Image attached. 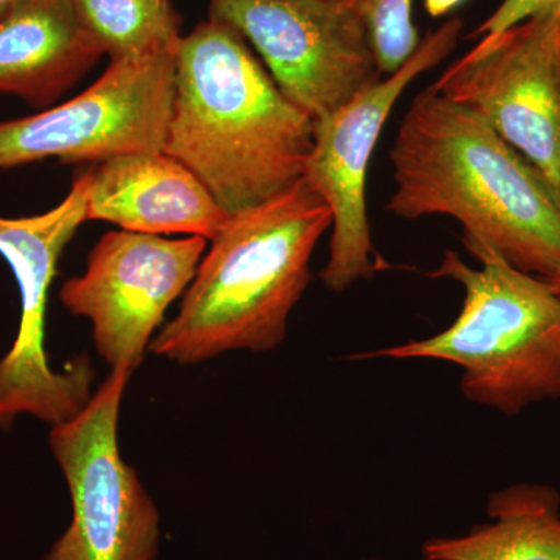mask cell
<instances>
[{"mask_svg": "<svg viewBox=\"0 0 560 560\" xmlns=\"http://www.w3.org/2000/svg\"><path fill=\"white\" fill-rule=\"evenodd\" d=\"M315 121L282 94L231 25L209 18L180 36L164 151L228 215L304 179Z\"/></svg>", "mask_w": 560, "mask_h": 560, "instance_id": "obj_1", "label": "cell"}, {"mask_svg": "<svg viewBox=\"0 0 560 560\" xmlns=\"http://www.w3.org/2000/svg\"><path fill=\"white\" fill-rule=\"evenodd\" d=\"M400 219L448 215L526 275L560 279V202L539 173L433 84L405 114L390 150Z\"/></svg>", "mask_w": 560, "mask_h": 560, "instance_id": "obj_2", "label": "cell"}, {"mask_svg": "<svg viewBox=\"0 0 560 560\" xmlns=\"http://www.w3.org/2000/svg\"><path fill=\"white\" fill-rule=\"evenodd\" d=\"M329 228V206L304 179L231 215L210 241L175 318L151 341V352L198 364L232 350L278 348Z\"/></svg>", "mask_w": 560, "mask_h": 560, "instance_id": "obj_3", "label": "cell"}, {"mask_svg": "<svg viewBox=\"0 0 560 560\" xmlns=\"http://www.w3.org/2000/svg\"><path fill=\"white\" fill-rule=\"evenodd\" d=\"M460 242L481 264L447 249L431 278L466 291L452 326L425 340L357 353L350 360H440L456 364L467 400L504 416L560 400V296L547 280L506 264L485 242Z\"/></svg>", "mask_w": 560, "mask_h": 560, "instance_id": "obj_4", "label": "cell"}, {"mask_svg": "<svg viewBox=\"0 0 560 560\" xmlns=\"http://www.w3.org/2000/svg\"><path fill=\"white\" fill-rule=\"evenodd\" d=\"M130 377L131 372L110 371L75 418L50 429L72 522L46 560L156 559L160 512L119 448L120 408Z\"/></svg>", "mask_w": 560, "mask_h": 560, "instance_id": "obj_5", "label": "cell"}, {"mask_svg": "<svg viewBox=\"0 0 560 560\" xmlns=\"http://www.w3.org/2000/svg\"><path fill=\"white\" fill-rule=\"evenodd\" d=\"M90 172L73 180L60 205L39 215L0 217V256L10 265L21 293L16 338L0 359V430L21 416L50 427L75 418L91 400L95 372L88 357L62 371L50 366L46 352L49 291L62 250L86 221Z\"/></svg>", "mask_w": 560, "mask_h": 560, "instance_id": "obj_6", "label": "cell"}, {"mask_svg": "<svg viewBox=\"0 0 560 560\" xmlns=\"http://www.w3.org/2000/svg\"><path fill=\"white\" fill-rule=\"evenodd\" d=\"M209 18L253 44L282 94L313 121L382 80L370 28L348 0H209Z\"/></svg>", "mask_w": 560, "mask_h": 560, "instance_id": "obj_7", "label": "cell"}, {"mask_svg": "<svg viewBox=\"0 0 560 560\" xmlns=\"http://www.w3.org/2000/svg\"><path fill=\"white\" fill-rule=\"evenodd\" d=\"M460 31V18H451L420 40L415 54L396 72L360 92L337 113L315 121L304 180L331 212L330 256L319 272L327 289L345 291L385 270V261L375 253L368 220L366 176L372 153L408 84L451 55Z\"/></svg>", "mask_w": 560, "mask_h": 560, "instance_id": "obj_8", "label": "cell"}, {"mask_svg": "<svg viewBox=\"0 0 560 560\" xmlns=\"http://www.w3.org/2000/svg\"><path fill=\"white\" fill-rule=\"evenodd\" d=\"M433 88L521 153L560 202V7L480 39Z\"/></svg>", "mask_w": 560, "mask_h": 560, "instance_id": "obj_9", "label": "cell"}, {"mask_svg": "<svg viewBox=\"0 0 560 560\" xmlns=\"http://www.w3.org/2000/svg\"><path fill=\"white\" fill-rule=\"evenodd\" d=\"M176 47L109 61L101 79L77 97L33 116L0 121V168L49 158L103 162L119 154L164 151Z\"/></svg>", "mask_w": 560, "mask_h": 560, "instance_id": "obj_10", "label": "cell"}, {"mask_svg": "<svg viewBox=\"0 0 560 560\" xmlns=\"http://www.w3.org/2000/svg\"><path fill=\"white\" fill-rule=\"evenodd\" d=\"M208 242L106 232L83 275L62 283V305L90 320L95 349L110 371L132 374L143 363L165 312L197 275Z\"/></svg>", "mask_w": 560, "mask_h": 560, "instance_id": "obj_11", "label": "cell"}, {"mask_svg": "<svg viewBox=\"0 0 560 560\" xmlns=\"http://www.w3.org/2000/svg\"><path fill=\"white\" fill-rule=\"evenodd\" d=\"M230 215L178 160L139 151L90 171L86 221H108L142 234H186L212 241Z\"/></svg>", "mask_w": 560, "mask_h": 560, "instance_id": "obj_12", "label": "cell"}, {"mask_svg": "<svg viewBox=\"0 0 560 560\" xmlns=\"http://www.w3.org/2000/svg\"><path fill=\"white\" fill-rule=\"evenodd\" d=\"M102 57L70 0H24L0 18V94L33 108H50Z\"/></svg>", "mask_w": 560, "mask_h": 560, "instance_id": "obj_13", "label": "cell"}, {"mask_svg": "<svg viewBox=\"0 0 560 560\" xmlns=\"http://www.w3.org/2000/svg\"><path fill=\"white\" fill-rule=\"evenodd\" d=\"M489 523L459 537H433L425 560H560V495L548 485H514L489 497Z\"/></svg>", "mask_w": 560, "mask_h": 560, "instance_id": "obj_14", "label": "cell"}, {"mask_svg": "<svg viewBox=\"0 0 560 560\" xmlns=\"http://www.w3.org/2000/svg\"><path fill=\"white\" fill-rule=\"evenodd\" d=\"M81 27L110 62L172 50L180 18L168 0H70Z\"/></svg>", "mask_w": 560, "mask_h": 560, "instance_id": "obj_15", "label": "cell"}, {"mask_svg": "<svg viewBox=\"0 0 560 560\" xmlns=\"http://www.w3.org/2000/svg\"><path fill=\"white\" fill-rule=\"evenodd\" d=\"M370 28L372 46L383 75L407 62L420 44L412 20V0H348Z\"/></svg>", "mask_w": 560, "mask_h": 560, "instance_id": "obj_16", "label": "cell"}, {"mask_svg": "<svg viewBox=\"0 0 560 560\" xmlns=\"http://www.w3.org/2000/svg\"><path fill=\"white\" fill-rule=\"evenodd\" d=\"M560 0H503L499 9L482 22L477 31L471 32L467 38L485 39L500 35L501 32L514 27L515 24L537 16V14L550 13L558 10Z\"/></svg>", "mask_w": 560, "mask_h": 560, "instance_id": "obj_17", "label": "cell"}, {"mask_svg": "<svg viewBox=\"0 0 560 560\" xmlns=\"http://www.w3.org/2000/svg\"><path fill=\"white\" fill-rule=\"evenodd\" d=\"M463 0H425V9L430 16L440 18L455 9Z\"/></svg>", "mask_w": 560, "mask_h": 560, "instance_id": "obj_18", "label": "cell"}, {"mask_svg": "<svg viewBox=\"0 0 560 560\" xmlns=\"http://www.w3.org/2000/svg\"><path fill=\"white\" fill-rule=\"evenodd\" d=\"M22 2H24V0H0V18L13 10L14 7L20 5Z\"/></svg>", "mask_w": 560, "mask_h": 560, "instance_id": "obj_19", "label": "cell"}, {"mask_svg": "<svg viewBox=\"0 0 560 560\" xmlns=\"http://www.w3.org/2000/svg\"><path fill=\"white\" fill-rule=\"evenodd\" d=\"M548 283H550L552 289H555L556 293H558L559 296H560V279L559 280H555V282H548Z\"/></svg>", "mask_w": 560, "mask_h": 560, "instance_id": "obj_20", "label": "cell"}, {"mask_svg": "<svg viewBox=\"0 0 560 560\" xmlns=\"http://www.w3.org/2000/svg\"><path fill=\"white\" fill-rule=\"evenodd\" d=\"M368 560H375V559H368Z\"/></svg>", "mask_w": 560, "mask_h": 560, "instance_id": "obj_21", "label": "cell"}]
</instances>
